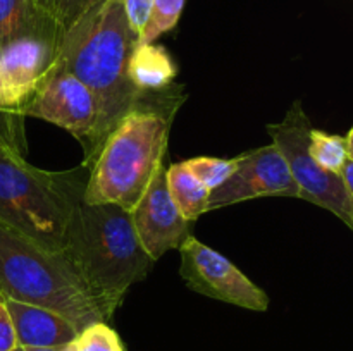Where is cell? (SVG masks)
<instances>
[{
  "instance_id": "30bf717a",
  "label": "cell",
  "mask_w": 353,
  "mask_h": 351,
  "mask_svg": "<svg viewBox=\"0 0 353 351\" xmlns=\"http://www.w3.org/2000/svg\"><path fill=\"white\" fill-rule=\"evenodd\" d=\"M54 50L38 36H26L0 50V117L19 119L23 107L52 76Z\"/></svg>"
},
{
  "instance_id": "cb8c5ba5",
  "label": "cell",
  "mask_w": 353,
  "mask_h": 351,
  "mask_svg": "<svg viewBox=\"0 0 353 351\" xmlns=\"http://www.w3.org/2000/svg\"><path fill=\"white\" fill-rule=\"evenodd\" d=\"M3 145H12V147L19 148V145H17L16 140H14L12 131L0 123V147H3Z\"/></svg>"
},
{
  "instance_id": "5b68a950",
  "label": "cell",
  "mask_w": 353,
  "mask_h": 351,
  "mask_svg": "<svg viewBox=\"0 0 353 351\" xmlns=\"http://www.w3.org/2000/svg\"><path fill=\"white\" fill-rule=\"evenodd\" d=\"M85 167L52 172L34 167L21 148L0 147V220L47 248L64 251L69 222L83 200Z\"/></svg>"
},
{
  "instance_id": "8992f818",
  "label": "cell",
  "mask_w": 353,
  "mask_h": 351,
  "mask_svg": "<svg viewBox=\"0 0 353 351\" xmlns=\"http://www.w3.org/2000/svg\"><path fill=\"white\" fill-rule=\"evenodd\" d=\"M310 119L296 100L281 123L269 124L268 131L272 143L281 150L288 162L295 182L300 189V200L330 210L353 233V202L341 176L319 167L309 155Z\"/></svg>"
},
{
  "instance_id": "4fadbf2b",
  "label": "cell",
  "mask_w": 353,
  "mask_h": 351,
  "mask_svg": "<svg viewBox=\"0 0 353 351\" xmlns=\"http://www.w3.org/2000/svg\"><path fill=\"white\" fill-rule=\"evenodd\" d=\"M105 0H30L37 36L47 41L54 58L65 34Z\"/></svg>"
},
{
  "instance_id": "ac0fdd59",
  "label": "cell",
  "mask_w": 353,
  "mask_h": 351,
  "mask_svg": "<svg viewBox=\"0 0 353 351\" xmlns=\"http://www.w3.org/2000/svg\"><path fill=\"white\" fill-rule=\"evenodd\" d=\"M186 0H154L145 30L138 38V45L154 43L161 34L171 31L179 23Z\"/></svg>"
},
{
  "instance_id": "44dd1931",
  "label": "cell",
  "mask_w": 353,
  "mask_h": 351,
  "mask_svg": "<svg viewBox=\"0 0 353 351\" xmlns=\"http://www.w3.org/2000/svg\"><path fill=\"white\" fill-rule=\"evenodd\" d=\"M123 2L131 28L137 33V36L140 38L141 31L145 30V24H147L148 17H150L154 0H123Z\"/></svg>"
},
{
  "instance_id": "5bb4252c",
  "label": "cell",
  "mask_w": 353,
  "mask_h": 351,
  "mask_svg": "<svg viewBox=\"0 0 353 351\" xmlns=\"http://www.w3.org/2000/svg\"><path fill=\"white\" fill-rule=\"evenodd\" d=\"M174 61L164 47L155 43L134 47L130 62V78L140 92H161L172 85L176 78Z\"/></svg>"
},
{
  "instance_id": "52a82bcc",
  "label": "cell",
  "mask_w": 353,
  "mask_h": 351,
  "mask_svg": "<svg viewBox=\"0 0 353 351\" xmlns=\"http://www.w3.org/2000/svg\"><path fill=\"white\" fill-rule=\"evenodd\" d=\"M179 255V274L193 291L254 312H265L269 308L268 292L254 284L224 255L203 244L195 236L190 234L183 241Z\"/></svg>"
},
{
  "instance_id": "2e32d148",
  "label": "cell",
  "mask_w": 353,
  "mask_h": 351,
  "mask_svg": "<svg viewBox=\"0 0 353 351\" xmlns=\"http://www.w3.org/2000/svg\"><path fill=\"white\" fill-rule=\"evenodd\" d=\"M26 36H37L30 0H0V50Z\"/></svg>"
},
{
  "instance_id": "4316f807",
  "label": "cell",
  "mask_w": 353,
  "mask_h": 351,
  "mask_svg": "<svg viewBox=\"0 0 353 351\" xmlns=\"http://www.w3.org/2000/svg\"><path fill=\"white\" fill-rule=\"evenodd\" d=\"M62 351H78V350H76L74 341H72V343H69V344H65V346L62 348Z\"/></svg>"
},
{
  "instance_id": "d4e9b609",
  "label": "cell",
  "mask_w": 353,
  "mask_h": 351,
  "mask_svg": "<svg viewBox=\"0 0 353 351\" xmlns=\"http://www.w3.org/2000/svg\"><path fill=\"white\" fill-rule=\"evenodd\" d=\"M64 346H28L21 348V351H62Z\"/></svg>"
},
{
  "instance_id": "ba28073f",
  "label": "cell",
  "mask_w": 353,
  "mask_h": 351,
  "mask_svg": "<svg viewBox=\"0 0 353 351\" xmlns=\"http://www.w3.org/2000/svg\"><path fill=\"white\" fill-rule=\"evenodd\" d=\"M261 196L300 198L292 169L274 143L238 155L233 174L210 191L207 212Z\"/></svg>"
},
{
  "instance_id": "277c9868",
  "label": "cell",
  "mask_w": 353,
  "mask_h": 351,
  "mask_svg": "<svg viewBox=\"0 0 353 351\" xmlns=\"http://www.w3.org/2000/svg\"><path fill=\"white\" fill-rule=\"evenodd\" d=\"M0 292L65 317L81 332L107 322L64 251H55L0 220Z\"/></svg>"
},
{
  "instance_id": "7c38bea8",
  "label": "cell",
  "mask_w": 353,
  "mask_h": 351,
  "mask_svg": "<svg viewBox=\"0 0 353 351\" xmlns=\"http://www.w3.org/2000/svg\"><path fill=\"white\" fill-rule=\"evenodd\" d=\"M3 296V295H2ZM19 348L65 346L78 337L79 330L65 317L31 303L6 298Z\"/></svg>"
},
{
  "instance_id": "e0dca14e",
  "label": "cell",
  "mask_w": 353,
  "mask_h": 351,
  "mask_svg": "<svg viewBox=\"0 0 353 351\" xmlns=\"http://www.w3.org/2000/svg\"><path fill=\"white\" fill-rule=\"evenodd\" d=\"M309 155L319 167L340 176L345 164L350 158L348 157L347 138L312 127L309 134Z\"/></svg>"
},
{
  "instance_id": "d6986e66",
  "label": "cell",
  "mask_w": 353,
  "mask_h": 351,
  "mask_svg": "<svg viewBox=\"0 0 353 351\" xmlns=\"http://www.w3.org/2000/svg\"><path fill=\"white\" fill-rule=\"evenodd\" d=\"M186 167L196 176L200 182L209 191L223 184L236 169V157L234 158H217V157H195L185 160Z\"/></svg>"
},
{
  "instance_id": "3957f363",
  "label": "cell",
  "mask_w": 353,
  "mask_h": 351,
  "mask_svg": "<svg viewBox=\"0 0 353 351\" xmlns=\"http://www.w3.org/2000/svg\"><path fill=\"white\" fill-rule=\"evenodd\" d=\"M64 253L107 322L128 289L143 281L154 265L141 248L131 213L114 203L81 200L76 205Z\"/></svg>"
},
{
  "instance_id": "9c48e42d",
  "label": "cell",
  "mask_w": 353,
  "mask_h": 351,
  "mask_svg": "<svg viewBox=\"0 0 353 351\" xmlns=\"http://www.w3.org/2000/svg\"><path fill=\"white\" fill-rule=\"evenodd\" d=\"M99 103L92 89L65 71L54 72L23 107L21 117H34L69 131L83 148L95 129Z\"/></svg>"
},
{
  "instance_id": "ffe728a7",
  "label": "cell",
  "mask_w": 353,
  "mask_h": 351,
  "mask_svg": "<svg viewBox=\"0 0 353 351\" xmlns=\"http://www.w3.org/2000/svg\"><path fill=\"white\" fill-rule=\"evenodd\" d=\"M74 344L78 351H124L119 336L107 322H95L83 329Z\"/></svg>"
},
{
  "instance_id": "7402d4cb",
  "label": "cell",
  "mask_w": 353,
  "mask_h": 351,
  "mask_svg": "<svg viewBox=\"0 0 353 351\" xmlns=\"http://www.w3.org/2000/svg\"><path fill=\"white\" fill-rule=\"evenodd\" d=\"M17 348H19V344H17L12 319H10V313L7 310L6 299L0 292V351H16Z\"/></svg>"
},
{
  "instance_id": "7a4b0ae2",
  "label": "cell",
  "mask_w": 353,
  "mask_h": 351,
  "mask_svg": "<svg viewBox=\"0 0 353 351\" xmlns=\"http://www.w3.org/2000/svg\"><path fill=\"white\" fill-rule=\"evenodd\" d=\"M185 98L174 85L143 93L90 164L83 202L114 203L133 212L155 172L164 165L172 119Z\"/></svg>"
},
{
  "instance_id": "83f0119b",
  "label": "cell",
  "mask_w": 353,
  "mask_h": 351,
  "mask_svg": "<svg viewBox=\"0 0 353 351\" xmlns=\"http://www.w3.org/2000/svg\"><path fill=\"white\" fill-rule=\"evenodd\" d=\"M16 351H21V348H17V350Z\"/></svg>"
},
{
  "instance_id": "9a60e30c",
  "label": "cell",
  "mask_w": 353,
  "mask_h": 351,
  "mask_svg": "<svg viewBox=\"0 0 353 351\" xmlns=\"http://www.w3.org/2000/svg\"><path fill=\"white\" fill-rule=\"evenodd\" d=\"M165 178H168L169 195L186 220L195 222L200 215L207 213L210 191L186 167L185 162L172 164L171 167L165 169Z\"/></svg>"
},
{
  "instance_id": "603a6c76",
  "label": "cell",
  "mask_w": 353,
  "mask_h": 351,
  "mask_svg": "<svg viewBox=\"0 0 353 351\" xmlns=\"http://www.w3.org/2000/svg\"><path fill=\"white\" fill-rule=\"evenodd\" d=\"M340 176H341V179H343L345 188H347L348 195H350V198L353 202V160L352 158H348V162L345 164L343 171L340 172Z\"/></svg>"
},
{
  "instance_id": "8fae6325",
  "label": "cell",
  "mask_w": 353,
  "mask_h": 351,
  "mask_svg": "<svg viewBox=\"0 0 353 351\" xmlns=\"http://www.w3.org/2000/svg\"><path fill=\"white\" fill-rule=\"evenodd\" d=\"M131 220L145 253L157 262L171 250H179L190 236V220H186L172 202L165 178V167L161 165L148 184L138 205L131 212Z\"/></svg>"
},
{
  "instance_id": "484cf974",
  "label": "cell",
  "mask_w": 353,
  "mask_h": 351,
  "mask_svg": "<svg viewBox=\"0 0 353 351\" xmlns=\"http://www.w3.org/2000/svg\"><path fill=\"white\" fill-rule=\"evenodd\" d=\"M345 138H347V148H348V157H350V158H352V160H353V126H352V129H350V131H348V134H347V136H345Z\"/></svg>"
},
{
  "instance_id": "6da1fadb",
  "label": "cell",
  "mask_w": 353,
  "mask_h": 351,
  "mask_svg": "<svg viewBox=\"0 0 353 351\" xmlns=\"http://www.w3.org/2000/svg\"><path fill=\"white\" fill-rule=\"evenodd\" d=\"M137 41L123 0H105L65 34L55 54L52 74L65 71L76 76L92 89L99 103L95 129L83 148L85 169L90 167L110 131L143 96L130 78Z\"/></svg>"
}]
</instances>
